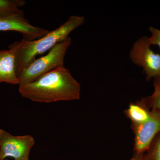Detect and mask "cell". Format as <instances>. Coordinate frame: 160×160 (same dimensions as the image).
<instances>
[{"instance_id": "1", "label": "cell", "mask_w": 160, "mask_h": 160, "mask_svg": "<svg viewBox=\"0 0 160 160\" xmlns=\"http://www.w3.org/2000/svg\"><path fill=\"white\" fill-rule=\"evenodd\" d=\"M81 86L64 66L43 75L32 82L19 85L23 97L35 102L50 103L78 100Z\"/></svg>"}, {"instance_id": "2", "label": "cell", "mask_w": 160, "mask_h": 160, "mask_svg": "<svg viewBox=\"0 0 160 160\" xmlns=\"http://www.w3.org/2000/svg\"><path fill=\"white\" fill-rule=\"evenodd\" d=\"M85 21L84 17L71 16L59 27L49 31L43 37L33 41L22 39L9 45V49L14 55L18 78L23 69L35 60L38 56L49 52L59 43L68 38L72 32L82 26Z\"/></svg>"}, {"instance_id": "3", "label": "cell", "mask_w": 160, "mask_h": 160, "mask_svg": "<svg viewBox=\"0 0 160 160\" xmlns=\"http://www.w3.org/2000/svg\"><path fill=\"white\" fill-rule=\"evenodd\" d=\"M71 42L69 37L56 45L46 55L34 60L21 72L19 85L32 82L43 75L64 66V58Z\"/></svg>"}, {"instance_id": "4", "label": "cell", "mask_w": 160, "mask_h": 160, "mask_svg": "<svg viewBox=\"0 0 160 160\" xmlns=\"http://www.w3.org/2000/svg\"><path fill=\"white\" fill-rule=\"evenodd\" d=\"M151 46L149 37L144 36L134 42L129 53L132 63L142 68L147 81L160 75V54Z\"/></svg>"}, {"instance_id": "5", "label": "cell", "mask_w": 160, "mask_h": 160, "mask_svg": "<svg viewBox=\"0 0 160 160\" xmlns=\"http://www.w3.org/2000/svg\"><path fill=\"white\" fill-rule=\"evenodd\" d=\"M34 143L31 135L16 136L0 129V159L12 157L15 160H29V153Z\"/></svg>"}, {"instance_id": "6", "label": "cell", "mask_w": 160, "mask_h": 160, "mask_svg": "<svg viewBox=\"0 0 160 160\" xmlns=\"http://www.w3.org/2000/svg\"><path fill=\"white\" fill-rule=\"evenodd\" d=\"M135 134V152L144 154L157 135L160 133V111L152 109L149 118L139 124H132Z\"/></svg>"}, {"instance_id": "7", "label": "cell", "mask_w": 160, "mask_h": 160, "mask_svg": "<svg viewBox=\"0 0 160 160\" xmlns=\"http://www.w3.org/2000/svg\"><path fill=\"white\" fill-rule=\"evenodd\" d=\"M16 31L22 34L24 39L33 41L49 33V30L32 26L22 9L6 17L0 18V32Z\"/></svg>"}, {"instance_id": "8", "label": "cell", "mask_w": 160, "mask_h": 160, "mask_svg": "<svg viewBox=\"0 0 160 160\" xmlns=\"http://www.w3.org/2000/svg\"><path fill=\"white\" fill-rule=\"evenodd\" d=\"M3 82L19 85L14 55L9 49L0 50V83Z\"/></svg>"}, {"instance_id": "9", "label": "cell", "mask_w": 160, "mask_h": 160, "mask_svg": "<svg viewBox=\"0 0 160 160\" xmlns=\"http://www.w3.org/2000/svg\"><path fill=\"white\" fill-rule=\"evenodd\" d=\"M150 111L141 100L136 103H130L129 108L125 110V114L131 120L132 124H139L148 120Z\"/></svg>"}, {"instance_id": "10", "label": "cell", "mask_w": 160, "mask_h": 160, "mask_svg": "<svg viewBox=\"0 0 160 160\" xmlns=\"http://www.w3.org/2000/svg\"><path fill=\"white\" fill-rule=\"evenodd\" d=\"M154 91L151 96L143 98L141 100L149 109L160 111V75L153 78Z\"/></svg>"}, {"instance_id": "11", "label": "cell", "mask_w": 160, "mask_h": 160, "mask_svg": "<svg viewBox=\"0 0 160 160\" xmlns=\"http://www.w3.org/2000/svg\"><path fill=\"white\" fill-rule=\"evenodd\" d=\"M25 4L26 2L23 0H0V18L18 12Z\"/></svg>"}, {"instance_id": "12", "label": "cell", "mask_w": 160, "mask_h": 160, "mask_svg": "<svg viewBox=\"0 0 160 160\" xmlns=\"http://www.w3.org/2000/svg\"><path fill=\"white\" fill-rule=\"evenodd\" d=\"M146 152L145 160H160V133L154 138Z\"/></svg>"}, {"instance_id": "13", "label": "cell", "mask_w": 160, "mask_h": 160, "mask_svg": "<svg viewBox=\"0 0 160 160\" xmlns=\"http://www.w3.org/2000/svg\"><path fill=\"white\" fill-rule=\"evenodd\" d=\"M149 30L151 32V35L149 37V41L151 45L158 46L160 49V30L150 26Z\"/></svg>"}, {"instance_id": "14", "label": "cell", "mask_w": 160, "mask_h": 160, "mask_svg": "<svg viewBox=\"0 0 160 160\" xmlns=\"http://www.w3.org/2000/svg\"><path fill=\"white\" fill-rule=\"evenodd\" d=\"M144 154H138V153L135 152L133 156L130 159V160H145L144 158Z\"/></svg>"}, {"instance_id": "15", "label": "cell", "mask_w": 160, "mask_h": 160, "mask_svg": "<svg viewBox=\"0 0 160 160\" xmlns=\"http://www.w3.org/2000/svg\"><path fill=\"white\" fill-rule=\"evenodd\" d=\"M0 160H5V159H0Z\"/></svg>"}]
</instances>
